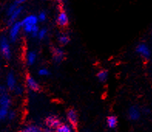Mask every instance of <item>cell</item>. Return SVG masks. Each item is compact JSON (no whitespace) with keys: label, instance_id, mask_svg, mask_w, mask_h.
Here are the masks:
<instances>
[{"label":"cell","instance_id":"cell-15","mask_svg":"<svg viewBox=\"0 0 152 132\" xmlns=\"http://www.w3.org/2000/svg\"><path fill=\"white\" fill-rule=\"evenodd\" d=\"M107 126L109 129H115L118 124V117L114 115H110L107 117Z\"/></svg>","mask_w":152,"mask_h":132},{"label":"cell","instance_id":"cell-11","mask_svg":"<svg viewBox=\"0 0 152 132\" xmlns=\"http://www.w3.org/2000/svg\"><path fill=\"white\" fill-rule=\"evenodd\" d=\"M23 13V7L20 5L19 6H18L17 9L15 10V11L12 13L10 14L9 16V19H8V24L9 25H11L15 22L18 21L19 18L21 16V15Z\"/></svg>","mask_w":152,"mask_h":132},{"label":"cell","instance_id":"cell-13","mask_svg":"<svg viewBox=\"0 0 152 132\" xmlns=\"http://www.w3.org/2000/svg\"><path fill=\"white\" fill-rule=\"evenodd\" d=\"M11 97L7 93H4L0 95V107H6V108L10 109L11 106Z\"/></svg>","mask_w":152,"mask_h":132},{"label":"cell","instance_id":"cell-21","mask_svg":"<svg viewBox=\"0 0 152 132\" xmlns=\"http://www.w3.org/2000/svg\"><path fill=\"white\" fill-rule=\"evenodd\" d=\"M20 6V5L18 3L16 0H15V1H14L12 3L10 4V6H8L7 10H6V14H7L8 16H10L11 13H13V12L15 11L16 9H17L18 6Z\"/></svg>","mask_w":152,"mask_h":132},{"label":"cell","instance_id":"cell-28","mask_svg":"<svg viewBox=\"0 0 152 132\" xmlns=\"http://www.w3.org/2000/svg\"><path fill=\"white\" fill-rule=\"evenodd\" d=\"M16 1H17V2L19 5H22V4L25 3V2H26L27 1H29V0H16Z\"/></svg>","mask_w":152,"mask_h":132},{"label":"cell","instance_id":"cell-8","mask_svg":"<svg viewBox=\"0 0 152 132\" xmlns=\"http://www.w3.org/2000/svg\"><path fill=\"white\" fill-rule=\"evenodd\" d=\"M66 119L67 121L73 128L77 127L78 124V114L77 111L73 109H69L66 113Z\"/></svg>","mask_w":152,"mask_h":132},{"label":"cell","instance_id":"cell-26","mask_svg":"<svg viewBox=\"0 0 152 132\" xmlns=\"http://www.w3.org/2000/svg\"><path fill=\"white\" fill-rule=\"evenodd\" d=\"M16 117V113L15 111H9L8 113L7 119L9 120H14Z\"/></svg>","mask_w":152,"mask_h":132},{"label":"cell","instance_id":"cell-4","mask_svg":"<svg viewBox=\"0 0 152 132\" xmlns=\"http://www.w3.org/2000/svg\"><path fill=\"white\" fill-rule=\"evenodd\" d=\"M45 123H46V126L47 127L49 130H56L62 122L58 116H55V115H50L46 118Z\"/></svg>","mask_w":152,"mask_h":132},{"label":"cell","instance_id":"cell-6","mask_svg":"<svg viewBox=\"0 0 152 132\" xmlns=\"http://www.w3.org/2000/svg\"><path fill=\"white\" fill-rule=\"evenodd\" d=\"M56 23L58 26L60 27H65L68 25L69 23V16H68L67 13L65 10H61L59 12L57 16H56Z\"/></svg>","mask_w":152,"mask_h":132},{"label":"cell","instance_id":"cell-27","mask_svg":"<svg viewBox=\"0 0 152 132\" xmlns=\"http://www.w3.org/2000/svg\"><path fill=\"white\" fill-rule=\"evenodd\" d=\"M6 87H5L4 85H0V95H1V94H2V93H6Z\"/></svg>","mask_w":152,"mask_h":132},{"label":"cell","instance_id":"cell-23","mask_svg":"<svg viewBox=\"0 0 152 132\" xmlns=\"http://www.w3.org/2000/svg\"><path fill=\"white\" fill-rule=\"evenodd\" d=\"M38 75L41 77H47L50 75V72L48 68H41L39 69Z\"/></svg>","mask_w":152,"mask_h":132},{"label":"cell","instance_id":"cell-24","mask_svg":"<svg viewBox=\"0 0 152 132\" xmlns=\"http://www.w3.org/2000/svg\"><path fill=\"white\" fill-rule=\"evenodd\" d=\"M12 91H13L14 93H15V94H16V95L20 96L24 93V87H23V85H16Z\"/></svg>","mask_w":152,"mask_h":132},{"label":"cell","instance_id":"cell-1","mask_svg":"<svg viewBox=\"0 0 152 132\" xmlns=\"http://www.w3.org/2000/svg\"><path fill=\"white\" fill-rule=\"evenodd\" d=\"M23 31L26 34L31 35L33 38H37L39 27L38 26V17L34 14L26 16L21 21Z\"/></svg>","mask_w":152,"mask_h":132},{"label":"cell","instance_id":"cell-17","mask_svg":"<svg viewBox=\"0 0 152 132\" xmlns=\"http://www.w3.org/2000/svg\"><path fill=\"white\" fill-rule=\"evenodd\" d=\"M108 76H109V73L107 70L102 69L100 70L97 74H96V77H97V79L100 82H105L108 79Z\"/></svg>","mask_w":152,"mask_h":132},{"label":"cell","instance_id":"cell-30","mask_svg":"<svg viewBox=\"0 0 152 132\" xmlns=\"http://www.w3.org/2000/svg\"><path fill=\"white\" fill-rule=\"evenodd\" d=\"M46 1H49V0H46Z\"/></svg>","mask_w":152,"mask_h":132},{"label":"cell","instance_id":"cell-14","mask_svg":"<svg viewBox=\"0 0 152 132\" xmlns=\"http://www.w3.org/2000/svg\"><path fill=\"white\" fill-rule=\"evenodd\" d=\"M37 60V53L35 50H29L26 54V62L29 65H33Z\"/></svg>","mask_w":152,"mask_h":132},{"label":"cell","instance_id":"cell-9","mask_svg":"<svg viewBox=\"0 0 152 132\" xmlns=\"http://www.w3.org/2000/svg\"><path fill=\"white\" fill-rule=\"evenodd\" d=\"M127 115H128V117H129L130 120H132V121L138 120L141 115V110L137 107H136V106H132L128 110Z\"/></svg>","mask_w":152,"mask_h":132},{"label":"cell","instance_id":"cell-25","mask_svg":"<svg viewBox=\"0 0 152 132\" xmlns=\"http://www.w3.org/2000/svg\"><path fill=\"white\" fill-rule=\"evenodd\" d=\"M37 17H38L39 22L43 23V22L46 21V19H47V13H46V12L45 11H41L40 13L38 14Z\"/></svg>","mask_w":152,"mask_h":132},{"label":"cell","instance_id":"cell-22","mask_svg":"<svg viewBox=\"0 0 152 132\" xmlns=\"http://www.w3.org/2000/svg\"><path fill=\"white\" fill-rule=\"evenodd\" d=\"M9 111H10L9 110V108L0 107V121H3V120L7 119Z\"/></svg>","mask_w":152,"mask_h":132},{"label":"cell","instance_id":"cell-19","mask_svg":"<svg viewBox=\"0 0 152 132\" xmlns=\"http://www.w3.org/2000/svg\"><path fill=\"white\" fill-rule=\"evenodd\" d=\"M41 128L36 125V124H30V125H27L25 128H23V131L24 132H40Z\"/></svg>","mask_w":152,"mask_h":132},{"label":"cell","instance_id":"cell-10","mask_svg":"<svg viewBox=\"0 0 152 132\" xmlns=\"http://www.w3.org/2000/svg\"><path fill=\"white\" fill-rule=\"evenodd\" d=\"M26 85L27 88L31 90V91H38L39 89V84L38 83L37 80L35 79L33 76H27L26 79Z\"/></svg>","mask_w":152,"mask_h":132},{"label":"cell","instance_id":"cell-16","mask_svg":"<svg viewBox=\"0 0 152 132\" xmlns=\"http://www.w3.org/2000/svg\"><path fill=\"white\" fill-rule=\"evenodd\" d=\"M57 41L58 43L62 46H65L69 42L70 37L69 34L66 33H60L57 35Z\"/></svg>","mask_w":152,"mask_h":132},{"label":"cell","instance_id":"cell-12","mask_svg":"<svg viewBox=\"0 0 152 132\" xmlns=\"http://www.w3.org/2000/svg\"><path fill=\"white\" fill-rule=\"evenodd\" d=\"M6 86L10 90H13L14 88L15 87V85H17V80L15 78V74L13 72H9L6 76Z\"/></svg>","mask_w":152,"mask_h":132},{"label":"cell","instance_id":"cell-7","mask_svg":"<svg viewBox=\"0 0 152 132\" xmlns=\"http://www.w3.org/2000/svg\"><path fill=\"white\" fill-rule=\"evenodd\" d=\"M53 60L55 63L60 64L65 58V52L61 47H54L52 51Z\"/></svg>","mask_w":152,"mask_h":132},{"label":"cell","instance_id":"cell-20","mask_svg":"<svg viewBox=\"0 0 152 132\" xmlns=\"http://www.w3.org/2000/svg\"><path fill=\"white\" fill-rule=\"evenodd\" d=\"M47 35H48V30L47 28H39L38 32V34H37V38L40 41L42 40H45V39L47 37Z\"/></svg>","mask_w":152,"mask_h":132},{"label":"cell","instance_id":"cell-3","mask_svg":"<svg viewBox=\"0 0 152 132\" xmlns=\"http://www.w3.org/2000/svg\"><path fill=\"white\" fill-rule=\"evenodd\" d=\"M23 30L22 24L20 21H16L10 25V32H9V39L11 42H15L19 38V36Z\"/></svg>","mask_w":152,"mask_h":132},{"label":"cell","instance_id":"cell-18","mask_svg":"<svg viewBox=\"0 0 152 132\" xmlns=\"http://www.w3.org/2000/svg\"><path fill=\"white\" fill-rule=\"evenodd\" d=\"M74 128L68 123V124H64L61 123L60 125L56 129L57 132H71Z\"/></svg>","mask_w":152,"mask_h":132},{"label":"cell","instance_id":"cell-29","mask_svg":"<svg viewBox=\"0 0 152 132\" xmlns=\"http://www.w3.org/2000/svg\"><path fill=\"white\" fill-rule=\"evenodd\" d=\"M56 1H57V2H62L63 0H56Z\"/></svg>","mask_w":152,"mask_h":132},{"label":"cell","instance_id":"cell-5","mask_svg":"<svg viewBox=\"0 0 152 132\" xmlns=\"http://www.w3.org/2000/svg\"><path fill=\"white\" fill-rule=\"evenodd\" d=\"M136 51L140 55H141L143 58H146V59H148L151 57V50L150 47L145 43L139 44L136 47Z\"/></svg>","mask_w":152,"mask_h":132},{"label":"cell","instance_id":"cell-2","mask_svg":"<svg viewBox=\"0 0 152 132\" xmlns=\"http://www.w3.org/2000/svg\"><path fill=\"white\" fill-rule=\"evenodd\" d=\"M9 37L2 36L0 38V53L6 59H10L12 56L11 46Z\"/></svg>","mask_w":152,"mask_h":132}]
</instances>
